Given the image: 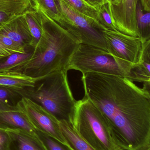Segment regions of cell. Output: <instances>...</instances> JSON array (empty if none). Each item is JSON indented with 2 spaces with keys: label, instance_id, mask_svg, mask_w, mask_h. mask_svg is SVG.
<instances>
[{
  "label": "cell",
  "instance_id": "1",
  "mask_svg": "<svg viewBox=\"0 0 150 150\" xmlns=\"http://www.w3.org/2000/svg\"><path fill=\"white\" fill-rule=\"evenodd\" d=\"M81 80L85 95L106 117L122 150L150 144V87L99 73L82 74Z\"/></svg>",
  "mask_w": 150,
  "mask_h": 150
},
{
  "label": "cell",
  "instance_id": "2",
  "mask_svg": "<svg viewBox=\"0 0 150 150\" xmlns=\"http://www.w3.org/2000/svg\"><path fill=\"white\" fill-rule=\"evenodd\" d=\"M34 9L40 18L42 30L31 56L12 67L0 71L19 72L31 77L45 78L55 72L67 70L69 62L80 43L35 5Z\"/></svg>",
  "mask_w": 150,
  "mask_h": 150
},
{
  "label": "cell",
  "instance_id": "3",
  "mask_svg": "<svg viewBox=\"0 0 150 150\" xmlns=\"http://www.w3.org/2000/svg\"><path fill=\"white\" fill-rule=\"evenodd\" d=\"M16 91L40 105L59 121L71 122L77 100L69 84L67 70L52 74L33 87Z\"/></svg>",
  "mask_w": 150,
  "mask_h": 150
},
{
  "label": "cell",
  "instance_id": "4",
  "mask_svg": "<svg viewBox=\"0 0 150 150\" xmlns=\"http://www.w3.org/2000/svg\"><path fill=\"white\" fill-rule=\"evenodd\" d=\"M71 123L94 149L123 150L106 117L86 95L77 100Z\"/></svg>",
  "mask_w": 150,
  "mask_h": 150
},
{
  "label": "cell",
  "instance_id": "5",
  "mask_svg": "<svg viewBox=\"0 0 150 150\" xmlns=\"http://www.w3.org/2000/svg\"><path fill=\"white\" fill-rule=\"evenodd\" d=\"M136 64L114 57L99 47L80 44L71 57L66 70L80 71L82 74L95 73L119 76L133 81L132 71Z\"/></svg>",
  "mask_w": 150,
  "mask_h": 150
},
{
  "label": "cell",
  "instance_id": "6",
  "mask_svg": "<svg viewBox=\"0 0 150 150\" xmlns=\"http://www.w3.org/2000/svg\"><path fill=\"white\" fill-rule=\"evenodd\" d=\"M60 13L59 24L81 44L92 46L107 51L101 25L97 21L78 12L62 0H55Z\"/></svg>",
  "mask_w": 150,
  "mask_h": 150
},
{
  "label": "cell",
  "instance_id": "7",
  "mask_svg": "<svg viewBox=\"0 0 150 150\" xmlns=\"http://www.w3.org/2000/svg\"><path fill=\"white\" fill-rule=\"evenodd\" d=\"M16 106L26 115L36 131L44 133L67 145L59 121L40 105L22 97Z\"/></svg>",
  "mask_w": 150,
  "mask_h": 150
},
{
  "label": "cell",
  "instance_id": "8",
  "mask_svg": "<svg viewBox=\"0 0 150 150\" xmlns=\"http://www.w3.org/2000/svg\"><path fill=\"white\" fill-rule=\"evenodd\" d=\"M102 31L110 54L133 64L139 62L144 44L141 38L129 36L118 30L102 29Z\"/></svg>",
  "mask_w": 150,
  "mask_h": 150
},
{
  "label": "cell",
  "instance_id": "9",
  "mask_svg": "<svg viewBox=\"0 0 150 150\" xmlns=\"http://www.w3.org/2000/svg\"><path fill=\"white\" fill-rule=\"evenodd\" d=\"M139 0H111L109 2L114 23L120 32L140 37L136 19V8Z\"/></svg>",
  "mask_w": 150,
  "mask_h": 150
},
{
  "label": "cell",
  "instance_id": "10",
  "mask_svg": "<svg viewBox=\"0 0 150 150\" xmlns=\"http://www.w3.org/2000/svg\"><path fill=\"white\" fill-rule=\"evenodd\" d=\"M0 33L6 35L25 49L31 47L32 37L24 14L16 16L4 24L0 29Z\"/></svg>",
  "mask_w": 150,
  "mask_h": 150
},
{
  "label": "cell",
  "instance_id": "11",
  "mask_svg": "<svg viewBox=\"0 0 150 150\" xmlns=\"http://www.w3.org/2000/svg\"><path fill=\"white\" fill-rule=\"evenodd\" d=\"M0 128L17 129L36 134V130L26 115L16 106L0 109Z\"/></svg>",
  "mask_w": 150,
  "mask_h": 150
},
{
  "label": "cell",
  "instance_id": "12",
  "mask_svg": "<svg viewBox=\"0 0 150 150\" xmlns=\"http://www.w3.org/2000/svg\"><path fill=\"white\" fill-rule=\"evenodd\" d=\"M10 150H48L37 135L17 129H8Z\"/></svg>",
  "mask_w": 150,
  "mask_h": 150
},
{
  "label": "cell",
  "instance_id": "13",
  "mask_svg": "<svg viewBox=\"0 0 150 150\" xmlns=\"http://www.w3.org/2000/svg\"><path fill=\"white\" fill-rule=\"evenodd\" d=\"M45 78H33L19 72L0 71V86L15 91L33 87Z\"/></svg>",
  "mask_w": 150,
  "mask_h": 150
},
{
  "label": "cell",
  "instance_id": "14",
  "mask_svg": "<svg viewBox=\"0 0 150 150\" xmlns=\"http://www.w3.org/2000/svg\"><path fill=\"white\" fill-rule=\"evenodd\" d=\"M132 75L133 82L150 83V40L144 42L141 59Z\"/></svg>",
  "mask_w": 150,
  "mask_h": 150
},
{
  "label": "cell",
  "instance_id": "15",
  "mask_svg": "<svg viewBox=\"0 0 150 150\" xmlns=\"http://www.w3.org/2000/svg\"><path fill=\"white\" fill-rule=\"evenodd\" d=\"M59 124L66 144L71 150H96L77 134L71 122L60 121Z\"/></svg>",
  "mask_w": 150,
  "mask_h": 150
},
{
  "label": "cell",
  "instance_id": "16",
  "mask_svg": "<svg viewBox=\"0 0 150 150\" xmlns=\"http://www.w3.org/2000/svg\"><path fill=\"white\" fill-rule=\"evenodd\" d=\"M34 0H0V11L16 16L34 9Z\"/></svg>",
  "mask_w": 150,
  "mask_h": 150
},
{
  "label": "cell",
  "instance_id": "17",
  "mask_svg": "<svg viewBox=\"0 0 150 150\" xmlns=\"http://www.w3.org/2000/svg\"><path fill=\"white\" fill-rule=\"evenodd\" d=\"M136 19L139 37L144 41L150 40V13L143 9L141 1L137 3Z\"/></svg>",
  "mask_w": 150,
  "mask_h": 150
},
{
  "label": "cell",
  "instance_id": "18",
  "mask_svg": "<svg viewBox=\"0 0 150 150\" xmlns=\"http://www.w3.org/2000/svg\"><path fill=\"white\" fill-rule=\"evenodd\" d=\"M25 18L32 37L31 47H35L41 34V24L40 18L35 9L28 11L24 14Z\"/></svg>",
  "mask_w": 150,
  "mask_h": 150
},
{
  "label": "cell",
  "instance_id": "19",
  "mask_svg": "<svg viewBox=\"0 0 150 150\" xmlns=\"http://www.w3.org/2000/svg\"><path fill=\"white\" fill-rule=\"evenodd\" d=\"M97 21L102 29L117 30L114 23L109 2L104 4L98 9Z\"/></svg>",
  "mask_w": 150,
  "mask_h": 150
},
{
  "label": "cell",
  "instance_id": "20",
  "mask_svg": "<svg viewBox=\"0 0 150 150\" xmlns=\"http://www.w3.org/2000/svg\"><path fill=\"white\" fill-rule=\"evenodd\" d=\"M22 97L15 90L0 86V109L16 106Z\"/></svg>",
  "mask_w": 150,
  "mask_h": 150
},
{
  "label": "cell",
  "instance_id": "21",
  "mask_svg": "<svg viewBox=\"0 0 150 150\" xmlns=\"http://www.w3.org/2000/svg\"><path fill=\"white\" fill-rule=\"evenodd\" d=\"M35 5L59 23L61 15L55 0H34Z\"/></svg>",
  "mask_w": 150,
  "mask_h": 150
},
{
  "label": "cell",
  "instance_id": "22",
  "mask_svg": "<svg viewBox=\"0 0 150 150\" xmlns=\"http://www.w3.org/2000/svg\"><path fill=\"white\" fill-rule=\"evenodd\" d=\"M62 1L75 10L97 21V10L88 5L83 0Z\"/></svg>",
  "mask_w": 150,
  "mask_h": 150
},
{
  "label": "cell",
  "instance_id": "23",
  "mask_svg": "<svg viewBox=\"0 0 150 150\" xmlns=\"http://www.w3.org/2000/svg\"><path fill=\"white\" fill-rule=\"evenodd\" d=\"M32 52L26 51L24 53H13L12 54L4 58V60L1 61V59L0 60V71L12 67L26 60L31 56Z\"/></svg>",
  "mask_w": 150,
  "mask_h": 150
},
{
  "label": "cell",
  "instance_id": "24",
  "mask_svg": "<svg viewBox=\"0 0 150 150\" xmlns=\"http://www.w3.org/2000/svg\"><path fill=\"white\" fill-rule=\"evenodd\" d=\"M36 134L48 150H71L67 145L44 133L36 131Z\"/></svg>",
  "mask_w": 150,
  "mask_h": 150
},
{
  "label": "cell",
  "instance_id": "25",
  "mask_svg": "<svg viewBox=\"0 0 150 150\" xmlns=\"http://www.w3.org/2000/svg\"><path fill=\"white\" fill-rule=\"evenodd\" d=\"M0 42L7 49L13 53H24L26 52V49L22 46L6 35L1 33H0Z\"/></svg>",
  "mask_w": 150,
  "mask_h": 150
},
{
  "label": "cell",
  "instance_id": "26",
  "mask_svg": "<svg viewBox=\"0 0 150 150\" xmlns=\"http://www.w3.org/2000/svg\"><path fill=\"white\" fill-rule=\"evenodd\" d=\"M0 150H10V137L7 130L0 128Z\"/></svg>",
  "mask_w": 150,
  "mask_h": 150
},
{
  "label": "cell",
  "instance_id": "27",
  "mask_svg": "<svg viewBox=\"0 0 150 150\" xmlns=\"http://www.w3.org/2000/svg\"><path fill=\"white\" fill-rule=\"evenodd\" d=\"M15 16H16L10 13L0 11V29L4 24L14 18Z\"/></svg>",
  "mask_w": 150,
  "mask_h": 150
},
{
  "label": "cell",
  "instance_id": "28",
  "mask_svg": "<svg viewBox=\"0 0 150 150\" xmlns=\"http://www.w3.org/2000/svg\"><path fill=\"white\" fill-rule=\"evenodd\" d=\"M85 3L92 8L97 10L104 4L106 3L105 0H83Z\"/></svg>",
  "mask_w": 150,
  "mask_h": 150
},
{
  "label": "cell",
  "instance_id": "29",
  "mask_svg": "<svg viewBox=\"0 0 150 150\" xmlns=\"http://www.w3.org/2000/svg\"><path fill=\"white\" fill-rule=\"evenodd\" d=\"M13 53V52L7 49L0 42V60Z\"/></svg>",
  "mask_w": 150,
  "mask_h": 150
},
{
  "label": "cell",
  "instance_id": "30",
  "mask_svg": "<svg viewBox=\"0 0 150 150\" xmlns=\"http://www.w3.org/2000/svg\"><path fill=\"white\" fill-rule=\"evenodd\" d=\"M143 9L146 11H150V0H140Z\"/></svg>",
  "mask_w": 150,
  "mask_h": 150
},
{
  "label": "cell",
  "instance_id": "31",
  "mask_svg": "<svg viewBox=\"0 0 150 150\" xmlns=\"http://www.w3.org/2000/svg\"><path fill=\"white\" fill-rule=\"evenodd\" d=\"M132 150H150V144H145Z\"/></svg>",
  "mask_w": 150,
  "mask_h": 150
},
{
  "label": "cell",
  "instance_id": "32",
  "mask_svg": "<svg viewBox=\"0 0 150 150\" xmlns=\"http://www.w3.org/2000/svg\"><path fill=\"white\" fill-rule=\"evenodd\" d=\"M105 1L107 2H110V1H111V0H105Z\"/></svg>",
  "mask_w": 150,
  "mask_h": 150
}]
</instances>
